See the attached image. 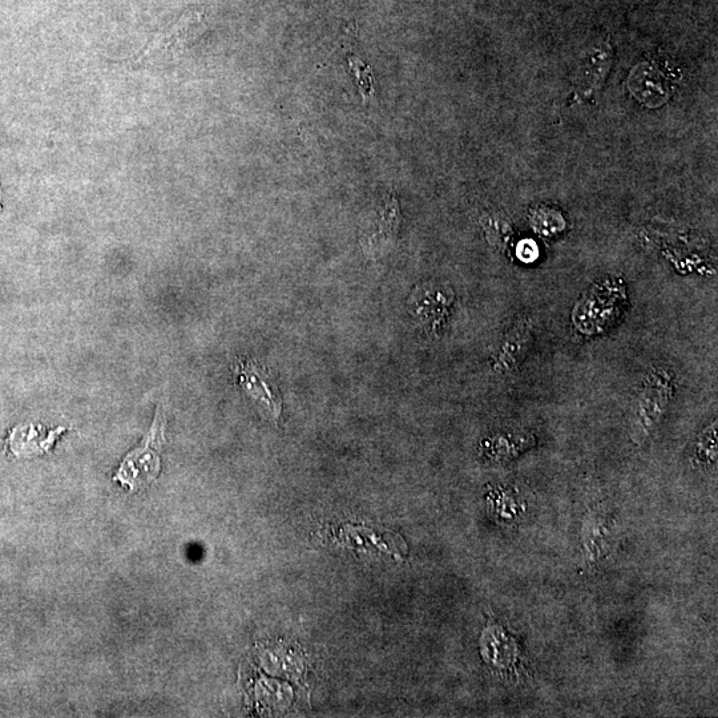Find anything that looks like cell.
Returning a JSON list of instances; mask_svg holds the SVG:
<instances>
[{"label":"cell","instance_id":"cell-1","mask_svg":"<svg viewBox=\"0 0 718 718\" xmlns=\"http://www.w3.org/2000/svg\"><path fill=\"white\" fill-rule=\"evenodd\" d=\"M675 385V375L663 366L653 367L644 378L633 403L631 418L632 437L637 442L651 434L663 419L675 394Z\"/></svg>","mask_w":718,"mask_h":718},{"label":"cell","instance_id":"cell-2","mask_svg":"<svg viewBox=\"0 0 718 718\" xmlns=\"http://www.w3.org/2000/svg\"><path fill=\"white\" fill-rule=\"evenodd\" d=\"M164 443V419L157 411L151 431L143 441V446L133 450L121 463L115 482L131 488V491L148 486L156 479L160 471L159 451Z\"/></svg>","mask_w":718,"mask_h":718},{"label":"cell","instance_id":"cell-3","mask_svg":"<svg viewBox=\"0 0 718 718\" xmlns=\"http://www.w3.org/2000/svg\"><path fill=\"white\" fill-rule=\"evenodd\" d=\"M455 294L449 286L427 282L411 294L409 310L414 320L425 329L437 330L445 322Z\"/></svg>","mask_w":718,"mask_h":718},{"label":"cell","instance_id":"cell-4","mask_svg":"<svg viewBox=\"0 0 718 718\" xmlns=\"http://www.w3.org/2000/svg\"><path fill=\"white\" fill-rule=\"evenodd\" d=\"M534 340V322L522 317L504 336L502 344L492 357L491 367L496 374H507L519 365Z\"/></svg>","mask_w":718,"mask_h":718},{"label":"cell","instance_id":"cell-5","mask_svg":"<svg viewBox=\"0 0 718 718\" xmlns=\"http://www.w3.org/2000/svg\"><path fill=\"white\" fill-rule=\"evenodd\" d=\"M399 224H401V215H399L397 200L391 197L379 211L373 231L362 239V248L367 256L381 257L389 252L397 237Z\"/></svg>","mask_w":718,"mask_h":718},{"label":"cell","instance_id":"cell-6","mask_svg":"<svg viewBox=\"0 0 718 718\" xmlns=\"http://www.w3.org/2000/svg\"><path fill=\"white\" fill-rule=\"evenodd\" d=\"M239 374L246 393L254 401L264 406L273 418H276L281 413V402L272 383L269 382L270 379L266 377L265 371L258 369L254 363H246V365H241Z\"/></svg>","mask_w":718,"mask_h":718},{"label":"cell","instance_id":"cell-7","mask_svg":"<svg viewBox=\"0 0 718 718\" xmlns=\"http://www.w3.org/2000/svg\"><path fill=\"white\" fill-rule=\"evenodd\" d=\"M64 429L44 433L43 427L19 426L12 430L10 442L12 453L16 457H30V455L44 453L51 449L56 435L62 433Z\"/></svg>","mask_w":718,"mask_h":718},{"label":"cell","instance_id":"cell-8","mask_svg":"<svg viewBox=\"0 0 718 718\" xmlns=\"http://www.w3.org/2000/svg\"><path fill=\"white\" fill-rule=\"evenodd\" d=\"M556 215H558V212L548 211V209H540V211L536 213L534 227L538 229L540 233H544V235H554V233L562 231L566 225L551 223L552 217H555Z\"/></svg>","mask_w":718,"mask_h":718},{"label":"cell","instance_id":"cell-9","mask_svg":"<svg viewBox=\"0 0 718 718\" xmlns=\"http://www.w3.org/2000/svg\"><path fill=\"white\" fill-rule=\"evenodd\" d=\"M0 209H2V191H0Z\"/></svg>","mask_w":718,"mask_h":718}]
</instances>
